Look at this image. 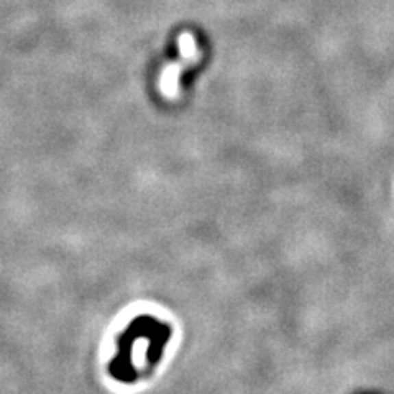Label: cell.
Instances as JSON below:
<instances>
[{"label": "cell", "mask_w": 394, "mask_h": 394, "mask_svg": "<svg viewBox=\"0 0 394 394\" xmlns=\"http://www.w3.org/2000/svg\"><path fill=\"white\" fill-rule=\"evenodd\" d=\"M180 49H181V61L180 63L169 66L163 74V81H161V89L166 97L174 99L177 95V81H180V74L184 68L197 63L199 58H201V51L194 40L193 35L184 33L180 36Z\"/></svg>", "instance_id": "1"}]
</instances>
